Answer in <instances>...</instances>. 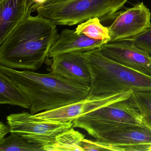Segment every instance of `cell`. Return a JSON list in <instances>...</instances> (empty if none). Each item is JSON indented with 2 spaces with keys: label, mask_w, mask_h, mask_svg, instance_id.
<instances>
[{
  "label": "cell",
  "mask_w": 151,
  "mask_h": 151,
  "mask_svg": "<svg viewBox=\"0 0 151 151\" xmlns=\"http://www.w3.org/2000/svg\"><path fill=\"white\" fill-rule=\"evenodd\" d=\"M6 119L10 133L23 137L29 142L39 144L43 149L52 145L59 134L73 127L72 122L47 121L28 112L11 114Z\"/></svg>",
  "instance_id": "8992f818"
},
{
  "label": "cell",
  "mask_w": 151,
  "mask_h": 151,
  "mask_svg": "<svg viewBox=\"0 0 151 151\" xmlns=\"http://www.w3.org/2000/svg\"><path fill=\"white\" fill-rule=\"evenodd\" d=\"M106 42L90 38L83 33L65 29L58 34L49 50L48 57L73 52H85L97 49Z\"/></svg>",
  "instance_id": "8fae6325"
},
{
  "label": "cell",
  "mask_w": 151,
  "mask_h": 151,
  "mask_svg": "<svg viewBox=\"0 0 151 151\" xmlns=\"http://www.w3.org/2000/svg\"><path fill=\"white\" fill-rule=\"evenodd\" d=\"M76 31L78 33H83L90 38L102 40L107 43L110 42V37L108 27L103 26L99 18H91L77 26Z\"/></svg>",
  "instance_id": "2e32d148"
},
{
  "label": "cell",
  "mask_w": 151,
  "mask_h": 151,
  "mask_svg": "<svg viewBox=\"0 0 151 151\" xmlns=\"http://www.w3.org/2000/svg\"><path fill=\"white\" fill-rule=\"evenodd\" d=\"M0 71L9 76L29 99L32 114L48 111L86 98L91 86L74 82L51 71L46 74L19 70L0 64Z\"/></svg>",
  "instance_id": "7a4b0ae2"
},
{
  "label": "cell",
  "mask_w": 151,
  "mask_h": 151,
  "mask_svg": "<svg viewBox=\"0 0 151 151\" xmlns=\"http://www.w3.org/2000/svg\"><path fill=\"white\" fill-rule=\"evenodd\" d=\"M1 151H44L39 144L29 142L26 139L11 132L0 142Z\"/></svg>",
  "instance_id": "e0dca14e"
},
{
  "label": "cell",
  "mask_w": 151,
  "mask_h": 151,
  "mask_svg": "<svg viewBox=\"0 0 151 151\" xmlns=\"http://www.w3.org/2000/svg\"><path fill=\"white\" fill-rule=\"evenodd\" d=\"M91 78L89 95H108L151 89V77L117 63L98 48L84 53Z\"/></svg>",
  "instance_id": "3957f363"
},
{
  "label": "cell",
  "mask_w": 151,
  "mask_h": 151,
  "mask_svg": "<svg viewBox=\"0 0 151 151\" xmlns=\"http://www.w3.org/2000/svg\"><path fill=\"white\" fill-rule=\"evenodd\" d=\"M94 138L111 146L151 144V129L145 124H121L101 132Z\"/></svg>",
  "instance_id": "9c48e42d"
},
{
  "label": "cell",
  "mask_w": 151,
  "mask_h": 151,
  "mask_svg": "<svg viewBox=\"0 0 151 151\" xmlns=\"http://www.w3.org/2000/svg\"><path fill=\"white\" fill-rule=\"evenodd\" d=\"M104 56L135 71L151 77V55L127 40L109 42L98 48Z\"/></svg>",
  "instance_id": "52a82bcc"
},
{
  "label": "cell",
  "mask_w": 151,
  "mask_h": 151,
  "mask_svg": "<svg viewBox=\"0 0 151 151\" xmlns=\"http://www.w3.org/2000/svg\"><path fill=\"white\" fill-rule=\"evenodd\" d=\"M128 0H66L38 8V15L56 25L78 24L91 18L104 21L114 15Z\"/></svg>",
  "instance_id": "5b68a950"
},
{
  "label": "cell",
  "mask_w": 151,
  "mask_h": 151,
  "mask_svg": "<svg viewBox=\"0 0 151 151\" xmlns=\"http://www.w3.org/2000/svg\"><path fill=\"white\" fill-rule=\"evenodd\" d=\"M133 97L143 123L151 129V89L133 91Z\"/></svg>",
  "instance_id": "ac0fdd59"
},
{
  "label": "cell",
  "mask_w": 151,
  "mask_h": 151,
  "mask_svg": "<svg viewBox=\"0 0 151 151\" xmlns=\"http://www.w3.org/2000/svg\"><path fill=\"white\" fill-rule=\"evenodd\" d=\"M56 25L38 15H29L0 44V64L14 69L37 70L58 36Z\"/></svg>",
  "instance_id": "6da1fadb"
},
{
  "label": "cell",
  "mask_w": 151,
  "mask_h": 151,
  "mask_svg": "<svg viewBox=\"0 0 151 151\" xmlns=\"http://www.w3.org/2000/svg\"><path fill=\"white\" fill-rule=\"evenodd\" d=\"M66 0H48L46 4H50V3H55V2H60V1H64Z\"/></svg>",
  "instance_id": "603a6c76"
},
{
  "label": "cell",
  "mask_w": 151,
  "mask_h": 151,
  "mask_svg": "<svg viewBox=\"0 0 151 151\" xmlns=\"http://www.w3.org/2000/svg\"><path fill=\"white\" fill-rule=\"evenodd\" d=\"M85 136L72 127L59 134L54 143L44 147V151H83L80 147Z\"/></svg>",
  "instance_id": "9a60e30c"
},
{
  "label": "cell",
  "mask_w": 151,
  "mask_h": 151,
  "mask_svg": "<svg viewBox=\"0 0 151 151\" xmlns=\"http://www.w3.org/2000/svg\"><path fill=\"white\" fill-rule=\"evenodd\" d=\"M32 12L28 0H3L0 2V44Z\"/></svg>",
  "instance_id": "4fadbf2b"
},
{
  "label": "cell",
  "mask_w": 151,
  "mask_h": 151,
  "mask_svg": "<svg viewBox=\"0 0 151 151\" xmlns=\"http://www.w3.org/2000/svg\"><path fill=\"white\" fill-rule=\"evenodd\" d=\"M124 40L130 41L136 46L145 50L151 55V26L139 35Z\"/></svg>",
  "instance_id": "d6986e66"
},
{
  "label": "cell",
  "mask_w": 151,
  "mask_h": 151,
  "mask_svg": "<svg viewBox=\"0 0 151 151\" xmlns=\"http://www.w3.org/2000/svg\"><path fill=\"white\" fill-rule=\"evenodd\" d=\"M48 0H28L32 11H36L38 8L45 5Z\"/></svg>",
  "instance_id": "44dd1931"
},
{
  "label": "cell",
  "mask_w": 151,
  "mask_h": 151,
  "mask_svg": "<svg viewBox=\"0 0 151 151\" xmlns=\"http://www.w3.org/2000/svg\"><path fill=\"white\" fill-rule=\"evenodd\" d=\"M3 0H0V2H1V1H3Z\"/></svg>",
  "instance_id": "cb8c5ba5"
},
{
  "label": "cell",
  "mask_w": 151,
  "mask_h": 151,
  "mask_svg": "<svg viewBox=\"0 0 151 151\" xmlns=\"http://www.w3.org/2000/svg\"><path fill=\"white\" fill-rule=\"evenodd\" d=\"M84 53L73 52L54 56L51 71L71 81L91 86V76Z\"/></svg>",
  "instance_id": "30bf717a"
},
{
  "label": "cell",
  "mask_w": 151,
  "mask_h": 151,
  "mask_svg": "<svg viewBox=\"0 0 151 151\" xmlns=\"http://www.w3.org/2000/svg\"><path fill=\"white\" fill-rule=\"evenodd\" d=\"M72 122L73 128L83 129L93 137L114 125L145 124L135 105L132 91L102 95L97 109Z\"/></svg>",
  "instance_id": "277c9868"
},
{
  "label": "cell",
  "mask_w": 151,
  "mask_h": 151,
  "mask_svg": "<svg viewBox=\"0 0 151 151\" xmlns=\"http://www.w3.org/2000/svg\"><path fill=\"white\" fill-rule=\"evenodd\" d=\"M10 133L9 126L6 125L2 122L0 123V142L2 141L8 133Z\"/></svg>",
  "instance_id": "7402d4cb"
},
{
  "label": "cell",
  "mask_w": 151,
  "mask_h": 151,
  "mask_svg": "<svg viewBox=\"0 0 151 151\" xmlns=\"http://www.w3.org/2000/svg\"><path fill=\"white\" fill-rule=\"evenodd\" d=\"M151 26V12L143 2L121 12L108 27L110 42L133 37Z\"/></svg>",
  "instance_id": "ba28073f"
},
{
  "label": "cell",
  "mask_w": 151,
  "mask_h": 151,
  "mask_svg": "<svg viewBox=\"0 0 151 151\" xmlns=\"http://www.w3.org/2000/svg\"><path fill=\"white\" fill-rule=\"evenodd\" d=\"M0 104L30 109V101L22 89L11 77L0 71Z\"/></svg>",
  "instance_id": "5bb4252c"
},
{
  "label": "cell",
  "mask_w": 151,
  "mask_h": 151,
  "mask_svg": "<svg viewBox=\"0 0 151 151\" xmlns=\"http://www.w3.org/2000/svg\"><path fill=\"white\" fill-rule=\"evenodd\" d=\"M80 147L83 151H111L110 147L103 145L98 141H93L84 139L80 144Z\"/></svg>",
  "instance_id": "ffe728a7"
},
{
  "label": "cell",
  "mask_w": 151,
  "mask_h": 151,
  "mask_svg": "<svg viewBox=\"0 0 151 151\" xmlns=\"http://www.w3.org/2000/svg\"><path fill=\"white\" fill-rule=\"evenodd\" d=\"M102 95H89L79 101L34 114L36 117L47 121L60 123L72 122L97 109L100 103Z\"/></svg>",
  "instance_id": "7c38bea8"
}]
</instances>
